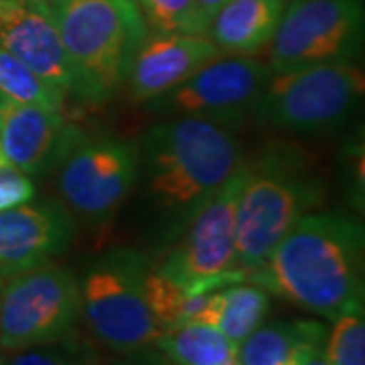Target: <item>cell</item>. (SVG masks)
I'll use <instances>...</instances> for the list:
<instances>
[{"label": "cell", "mask_w": 365, "mask_h": 365, "mask_svg": "<svg viewBox=\"0 0 365 365\" xmlns=\"http://www.w3.org/2000/svg\"><path fill=\"white\" fill-rule=\"evenodd\" d=\"M364 223L341 211H319L304 215L248 280L335 321L364 309Z\"/></svg>", "instance_id": "6da1fadb"}, {"label": "cell", "mask_w": 365, "mask_h": 365, "mask_svg": "<svg viewBox=\"0 0 365 365\" xmlns=\"http://www.w3.org/2000/svg\"><path fill=\"white\" fill-rule=\"evenodd\" d=\"M140 177L153 205L185 217L244 165V150L227 126L175 116L144 132Z\"/></svg>", "instance_id": "7a4b0ae2"}, {"label": "cell", "mask_w": 365, "mask_h": 365, "mask_svg": "<svg viewBox=\"0 0 365 365\" xmlns=\"http://www.w3.org/2000/svg\"><path fill=\"white\" fill-rule=\"evenodd\" d=\"M244 165L246 182L235 215V264L248 276L304 215L325 203L327 185L290 148H272Z\"/></svg>", "instance_id": "3957f363"}, {"label": "cell", "mask_w": 365, "mask_h": 365, "mask_svg": "<svg viewBox=\"0 0 365 365\" xmlns=\"http://www.w3.org/2000/svg\"><path fill=\"white\" fill-rule=\"evenodd\" d=\"M47 6L91 102L114 98L124 88L132 59L148 35L134 0H47Z\"/></svg>", "instance_id": "277c9868"}, {"label": "cell", "mask_w": 365, "mask_h": 365, "mask_svg": "<svg viewBox=\"0 0 365 365\" xmlns=\"http://www.w3.org/2000/svg\"><path fill=\"white\" fill-rule=\"evenodd\" d=\"M150 258L134 248H114L100 256L79 280L81 319L93 339L108 349L132 353L155 347L165 333L146 302Z\"/></svg>", "instance_id": "5b68a950"}, {"label": "cell", "mask_w": 365, "mask_h": 365, "mask_svg": "<svg viewBox=\"0 0 365 365\" xmlns=\"http://www.w3.org/2000/svg\"><path fill=\"white\" fill-rule=\"evenodd\" d=\"M365 73L355 61L272 73L254 118L276 130L317 134L339 126L361 104Z\"/></svg>", "instance_id": "8992f818"}, {"label": "cell", "mask_w": 365, "mask_h": 365, "mask_svg": "<svg viewBox=\"0 0 365 365\" xmlns=\"http://www.w3.org/2000/svg\"><path fill=\"white\" fill-rule=\"evenodd\" d=\"M55 167L63 205L93 223L118 213L140 181L138 144L116 136H86L73 126Z\"/></svg>", "instance_id": "52a82bcc"}, {"label": "cell", "mask_w": 365, "mask_h": 365, "mask_svg": "<svg viewBox=\"0 0 365 365\" xmlns=\"http://www.w3.org/2000/svg\"><path fill=\"white\" fill-rule=\"evenodd\" d=\"M244 182L246 165L189 215L177 248L157 264L191 297L248 278L235 264V215Z\"/></svg>", "instance_id": "ba28073f"}, {"label": "cell", "mask_w": 365, "mask_h": 365, "mask_svg": "<svg viewBox=\"0 0 365 365\" xmlns=\"http://www.w3.org/2000/svg\"><path fill=\"white\" fill-rule=\"evenodd\" d=\"M79 319V280L69 268L49 260L14 274L0 287V351L59 339Z\"/></svg>", "instance_id": "9c48e42d"}, {"label": "cell", "mask_w": 365, "mask_h": 365, "mask_svg": "<svg viewBox=\"0 0 365 365\" xmlns=\"http://www.w3.org/2000/svg\"><path fill=\"white\" fill-rule=\"evenodd\" d=\"M364 0H290L270 41L272 73L357 61L364 47Z\"/></svg>", "instance_id": "30bf717a"}, {"label": "cell", "mask_w": 365, "mask_h": 365, "mask_svg": "<svg viewBox=\"0 0 365 365\" xmlns=\"http://www.w3.org/2000/svg\"><path fill=\"white\" fill-rule=\"evenodd\" d=\"M270 78L272 69L256 57L220 55L148 106L165 116L201 118L227 126L254 116Z\"/></svg>", "instance_id": "8fae6325"}, {"label": "cell", "mask_w": 365, "mask_h": 365, "mask_svg": "<svg viewBox=\"0 0 365 365\" xmlns=\"http://www.w3.org/2000/svg\"><path fill=\"white\" fill-rule=\"evenodd\" d=\"M0 45L67 98L91 102L86 81L59 41L47 0H0Z\"/></svg>", "instance_id": "7c38bea8"}, {"label": "cell", "mask_w": 365, "mask_h": 365, "mask_svg": "<svg viewBox=\"0 0 365 365\" xmlns=\"http://www.w3.org/2000/svg\"><path fill=\"white\" fill-rule=\"evenodd\" d=\"M76 237L71 211L57 201H29L0 211V278L63 254Z\"/></svg>", "instance_id": "4fadbf2b"}, {"label": "cell", "mask_w": 365, "mask_h": 365, "mask_svg": "<svg viewBox=\"0 0 365 365\" xmlns=\"http://www.w3.org/2000/svg\"><path fill=\"white\" fill-rule=\"evenodd\" d=\"M222 53L205 35L148 33L132 59L126 91L134 104H148L169 93Z\"/></svg>", "instance_id": "5bb4252c"}, {"label": "cell", "mask_w": 365, "mask_h": 365, "mask_svg": "<svg viewBox=\"0 0 365 365\" xmlns=\"http://www.w3.org/2000/svg\"><path fill=\"white\" fill-rule=\"evenodd\" d=\"M69 124L63 112L14 100L0 91V148L6 163L26 175L55 167Z\"/></svg>", "instance_id": "9a60e30c"}, {"label": "cell", "mask_w": 365, "mask_h": 365, "mask_svg": "<svg viewBox=\"0 0 365 365\" xmlns=\"http://www.w3.org/2000/svg\"><path fill=\"white\" fill-rule=\"evenodd\" d=\"M287 0H230L211 16L207 37L220 53L252 57L266 49Z\"/></svg>", "instance_id": "2e32d148"}, {"label": "cell", "mask_w": 365, "mask_h": 365, "mask_svg": "<svg viewBox=\"0 0 365 365\" xmlns=\"http://www.w3.org/2000/svg\"><path fill=\"white\" fill-rule=\"evenodd\" d=\"M327 329L321 321L294 319L262 323L237 347L240 365H278L297 355H317L325 349Z\"/></svg>", "instance_id": "e0dca14e"}, {"label": "cell", "mask_w": 365, "mask_h": 365, "mask_svg": "<svg viewBox=\"0 0 365 365\" xmlns=\"http://www.w3.org/2000/svg\"><path fill=\"white\" fill-rule=\"evenodd\" d=\"M177 365H220L237 357V345L217 327L187 323L165 331L155 343Z\"/></svg>", "instance_id": "ac0fdd59"}, {"label": "cell", "mask_w": 365, "mask_h": 365, "mask_svg": "<svg viewBox=\"0 0 365 365\" xmlns=\"http://www.w3.org/2000/svg\"><path fill=\"white\" fill-rule=\"evenodd\" d=\"M215 297H217L215 327L237 347L266 321L270 313V292L254 282L252 284L237 282L234 287H223L215 292Z\"/></svg>", "instance_id": "d6986e66"}, {"label": "cell", "mask_w": 365, "mask_h": 365, "mask_svg": "<svg viewBox=\"0 0 365 365\" xmlns=\"http://www.w3.org/2000/svg\"><path fill=\"white\" fill-rule=\"evenodd\" d=\"M0 91L14 100L39 104L63 112L67 96L59 88L43 81L29 67L19 61L13 53L0 45Z\"/></svg>", "instance_id": "ffe728a7"}, {"label": "cell", "mask_w": 365, "mask_h": 365, "mask_svg": "<svg viewBox=\"0 0 365 365\" xmlns=\"http://www.w3.org/2000/svg\"><path fill=\"white\" fill-rule=\"evenodd\" d=\"M6 365H104V361L96 345L73 329L59 339L6 353Z\"/></svg>", "instance_id": "44dd1931"}, {"label": "cell", "mask_w": 365, "mask_h": 365, "mask_svg": "<svg viewBox=\"0 0 365 365\" xmlns=\"http://www.w3.org/2000/svg\"><path fill=\"white\" fill-rule=\"evenodd\" d=\"M138 11L155 33L205 35L209 19L197 0H134Z\"/></svg>", "instance_id": "7402d4cb"}, {"label": "cell", "mask_w": 365, "mask_h": 365, "mask_svg": "<svg viewBox=\"0 0 365 365\" xmlns=\"http://www.w3.org/2000/svg\"><path fill=\"white\" fill-rule=\"evenodd\" d=\"M325 357L329 365H365L364 309L339 314L327 333Z\"/></svg>", "instance_id": "603a6c76"}, {"label": "cell", "mask_w": 365, "mask_h": 365, "mask_svg": "<svg viewBox=\"0 0 365 365\" xmlns=\"http://www.w3.org/2000/svg\"><path fill=\"white\" fill-rule=\"evenodd\" d=\"M37 195V187L25 170L2 160L0 163V211L16 207L33 201Z\"/></svg>", "instance_id": "cb8c5ba5"}, {"label": "cell", "mask_w": 365, "mask_h": 365, "mask_svg": "<svg viewBox=\"0 0 365 365\" xmlns=\"http://www.w3.org/2000/svg\"><path fill=\"white\" fill-rule=\"evenodd\" d=\"M116 365H177L157 347H144L138 351L124 353V359Z\"/></svg>", "instance_id": "d4e9b609"}, {"label": "cell", "mask_w": 365, "mask_h": 365, "mask_svg": "<svg viewBox=\"0 0 365 365\" xmlns=\"http://www.w3.org/2000/svg\"><path fill=\"white\" fill-rule=\"evenodd\" d=\"M225 2H230V0H197V4L201 6V11L205 13L209 21H211V16L217 13Z\"/></svg>", "instance_id": "484cf974"}, {"label": "cell", "mask_w": 365, "mask_h": 365, "mask_svg": "<svg viewBox=\"0 0 365 365\" xmlns=\"http://www.w3.org/2000/svg\"><path fill=\"white\" fill-rule=\"evenodd\" d=\"M313 355H297V357H292V359H288V361H282V364L278 365H304L309 359H311Z\"/></svg>", "instance_id": "4316f807"}, {"label": "cell", "mask_w": 365, "mask_h": 365, "mask_svg": "<svg viewBox=\"0 0 365 365\" xmlns=\"http://www.w3.org/2000/svg\"><path fill=\"white\" fill-rule=\"evenodd\" d=\"M304 365H329L327 364L325 349H323V351H319L317 355H313V357H311V359H309V361H307Z\"/></svg>", "instance_id": "83f0119b"}, {"label": "cell", "mask_w": 365, "mask_h": 365, "mask_svg": "<svg viewBox=\"0 0 365 365\" xmlns=\"http://www.w3.org/2000/svg\"><path fill=\"white\" fill-rule=\"evenodd\" d=\"M0 365H6V353L0 351Z\"/></svg>", "instance_id": "f1b7e54d"}, {"label": "cell", "mask_w": 365, "mask_h": 365, "mask_svg": "<svg viewBox=\"0 0 365 365\" xmlns=\"http://www.w3.org/2000/svg\"><path fill=\"white\" fill-rule=\"evenodd\" d=\"M220 365H240V361H237V357H234V359H230V361H225V364Z\"/></svg>", "instance_id": "f546056e"}, {"label": "cell", "mask_w": 365, "mask_h": 365, "mask_svg": "<svg viewBox=\"0 0 365 365\" xmlns=\"http://www.w3.org/2000/svg\"><path fill=\"white\" fill-rule=\"evenodd\" d=\"M2 160H4V157H2V148H0V163H2Z\"/></svg>", "instance_id": "4dcf8cb0"}, {"label": "cell", "mask_w": 365, "mask_h": 365, "mask_svg": "<svg viewBox=\"0 0 365 365\" xmlns=\"http://www.w3.org/2000/svg\"><path fill=\"white\" fill-rule=\"evenodd\" d=\"M2 282H4V278H0V287H2Z\"/></svg>", "instance_id": "1f68e13d"}]
</instances>
